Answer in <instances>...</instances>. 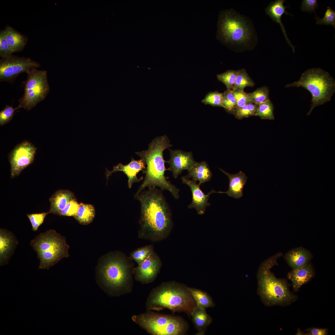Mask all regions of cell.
I'll list each match as a JSON object with an SVG mask.
<instances>
[{
	"label": "cell",
	"instance_id": "obj_1",
	"mask_svg": "<svg viewBox=\"0 0 335 335\" xmlns=\"http://www.w3.org/2000/svg\"><path fill=\"white\" fill-rule=\"evenodd\" d=\"M134 198L140 204L138 238L153 242L167 239L171 232L173 223L162 190L157 187H149Z\"/></svg>",
	"mask_w": 335,
	"mask_h": 335
},
{
	"label": "cell",
	"instance_id": "obj_2",
	"mask_svg": "<svg viewBox=\"0 0 335 335\" xmlns=\"http://www.w3.org/2000/svg\"><path fill=\"white\" fill-rule=\"evenodd\" d=\"M133 261L120 251L106 254L98 264L96 271L99 286L111 297L130 293L133 285Z\"/></svg>",
	"mask_w": 335,
	"mask_h": 335
},
{
	"label": "cell",
	"instance_id": "obj_3",
	"mask_svg": "<svg viewBox=\"0 0 335 335\" xmlns=\"http://www.w3.org/2000/svg\"><path fill=\"white\" fill-rule=\"evenodd\" d=\"M172 145L168 137L165 135L153 139L149 145L147 150L136 153L145 162L146 167L142 172L145 174L144 181L134 197L145 189L154 187L162 190H167L175 199H179V189L168 180V177L165 175V171L168 169L165 166L163 152Z\"/></svg>",
	"mask_w": 335,
	"mask_h": 335
},
{
	"label": "cell",
	"instance_id": "obj_4",
	"mask_svg": "<svg viewBox=\"0 0 335 335\" xmlns=\"http://www.w3.org/2000/svg\"><path fill=\"white\" fill-rule=\"evenodd\" d=\"M282 255L279 252L270 257L261 263L258 270L257 292L266 306L289 305L297 298L290 291L286 280L277 278L271 271V268L278 265L277 260Z\"/></svg>",
	"mask_w": 335,
	"mask_h": 335
},
{
	"label": "cell",
	"instance_id": "obj_5",
	"mask_svg": "<svg viewBox=\"0 0 335 335\" xmlns=\"http://www.w3.org/2000/svg\"><path fill=\"white\" fill-rule=\"evenodd\" d=\"M196 306L188 287L175 281L163 282L154 288L146 302L147 310L166 308L173 312H184L190 315Z\"/></svg>",
	"mask_w": 335,
	"mask_h": 335
},
{
	"label": "cell",
	"instance_id": "obj_6",
	"mask_svg": "<svg viewBox=\"0 0 335 335\" xmlns=\"http://www.w3.org/2000/svg\"><path fill=\"white\" fill-rule=\"evenodd\" d=\"M301 87L310 93L312 96L309 115L315 107L329 101L335 92V81L329 73L319 68L308 69L297 81L289 83L286 88Z\"/></svg>",
	"mask_w": 335,
	"mask_h": 335
},
{
	"label": "cell",
	"instance_id": "obj_7",
	"mask_svg": "<svg viewBox=\"0 0 335 335\" xmlns=\"http://www.w3.org/2000/svg\"><path fill=\"white\" fill-rule=\"evenodd\" d=\"M30 244L39 260V269L48 270L69 256V246L65 237L54 230L40 233L30 241Z\"/></svg>",
	"mask_w": 335,
	"mask_h": 335
},
{
	"label": "cell",
	"instance_id": "obj_8",
	"mask_svg": "<svg viewBox=\"0 0 335 335\" xmlns=\"http://www.w3.org/2000/svg\"><path fill=\"white\" fill-rule=\"evenodd\" d=\"M132 320L152 335H181L187 329L185 321L179 316L147 310L133 315Z\"/></svg>",
	"mask_w": 335,
	"mask_h": 335
},
{
	"label": "cell",
	"instance_id": "obj_9",
	"mask_svg": "<svg viewBox=\"0 0 335 335\" xmlns=\"http://www.w3.org/2000/svg\"><path fill=\"white\" fill-rule=\"evenodd\" d=\"M26 73L27 78L22 83L24 92L18 100L19 105L17 107L29 111L46 98L50 87L46 70L33 69Z\"/></svg>",
	"mask_w": 335,
	"mask_h": 335
},
{
	"label": "cell",
	"instance_id": "obj_10",
	"mask_svg": "<svg viewBox=\"0 0 335 335\" xmlns=\"http://www.w3.org/2000/svg\"><path fill=\"white\" fill-rule=\"evenodd\" d=\"M218 34L224 42L240 44L248 42L251 35L250 29L244 19L228 11L221 14Z\"/></svg>",
	"mask_w": 335,
	"mask_h": 335
},
{
	"label": "cell",
	"instance_id": "obj_11",
	"mask_svg": "<svg viewBox=\"0 0 335 335\" xmlns=\"http://www.w3.org/2000/svg\"><path fill=\"white\" fill-rule=\"evenodd\" d=\"M41 66L38 62L25 57L12 55L0 60V82L13 83L20 74Z\"/></svg>",
	"mask_w": 335,
	"mask_h": 335
},
{
	"label": "cell",
	"instance_id": "obj_12",
	"mask_svg": "<svg viewBox=\"0 0 335 335\" xmlns=\"http://www.w3.org/2000/svg\"><path fill=\"white\" fill-rule=\"evenodd\" d=\"M37 150L32 143L24 140L16 145L10 152L8 159L11 178L19 176L23 170L33 163Z\"/></svg>",
	"mask_w": 335,
	"mask_h": 335
},
{
	"label": "cell",
	"instance_id": "obj_13",
	"mask_svg": "<svg viewBox=\"0 0 335 335\" xmlns=\"http://www.w3.org/2000/svg\"><path fill=\"white\" fill-rule=\"evenodd\" d=\"M162 265L159 257L154 251L147 259L135 267V279L142 284L151 283L156 279Z\"/></svg>",
	"mask_w": 335,
	"mask_h": 335
},
{
	"label": "cell",
	"instance_id": "obj_14",
	"mask_svg": "<svg viewBox=\"0 0 335 335\" xmlns=\"http://www.w3.org/2000/svg\"><path fill=\"white\" fill-rule=\"evenodd\" d=\"M181 179L182 183L190 187L192 193V201L188 205V208L195 209L199 215L204 214L206 208L210 204L208 202L210 194L213 193H219V191L212 190L207 194H205L200 188V183L197 184L196 181L190 180L186 176L182 177Z\"/></svg>",
	"mask_w": 335,
	"mask_h": 335
},
{
	"label": "cell",
	"instance_id": "obj_15",
	"mask_svg": "<svg viewBox=\"0 0 335 335\" xmlns=\"http://www.w3.org/2000/svg\"><path fill=\"white\" fill-rule=\"evenodd\" d=\"M145 163L142 159H141L138 160H136L132 158L131 162L126 165L119 163L114 166L111 171L106 168L105 174L107 179V183L109 177L113 173L121 171L127 176L128 178V186L129 189H131L134 183L140 182L144 179L143 176L138 178L137 175L140 171L143 172L145 169Z\"/></svg>",
	"mask_w": 335,
	"mask_h": 335
},
{
	"label": "cell",
	"instance_id": "obj_16",
	"mask_svg": "<svg viewBox=\"0 0 335 335\" xmlns=\"http://www.w3.org/2000/svg\"><path fill=\"white\" fill-rule=\"evenodd\" d=\"M169 150L170 158L165 162L169 164L170 167L168 169L172 172L175 178H177L183 170H188L197 163L191 152H186L180 150Z\"/></svg>",
	"mask_w": 335,
	"mask_h": 335
},
{
	"label": "cell",
	"instance_id": "obj_17",
	"mask_svg": "<svg viewBox=\"0 0 335 335\" xmlns=\"http://www.w3.org/2000/svg\"><path fill=\"white\" fill-rule=\"evenodd\" d=\"M14 234L11 231L0 229V266H4L8 261L18 244Z\"/></svg>",
	"mask_w": 335,
	"mask_h": 335
},
{
	"label": "cell",
	"instance_id": "obj_18",
	"mask_svg": "<svg viewBox=\"0 0 335 335\" xmlns=\"http://www.w3.org/2000/svg\"><path fill=\"white\" fill-rule=\"evenodd\" d=\"M313 255L307 249L302 247L292 249L284 256V259L292 269H295L310 263Z\"/></svg>",
	"mask_w": 335,
	"mask_h": 335
},
{
	"label": "cell",
	"instance_id": "obj_19",
	"mask_svg": "<svg viewBox=\"0 0 335 335\" xmlns=\"http://www.w3.org/2000/svg\"><path fill=\"white\" fill-rule=\"evenodd\" d=\"M315 272L310 263L300 267L292 269L288 274V279L291 281L294 291H297L304 284L314 276Z\"/></svg>",
	"mask_w": 335,
	"mask_h": 335
},
{
	"label": "cell",
	"instance_id": "obj_20",
	"mask_svg": "<svg viewBox=\"0 0 335 335\" xmlns=\"http://www.w3.org/2000/svg\"><path fill=\"white\" fill-rule=\"evenodd\" d=\"M285 2V1L284 0H276L271 2L265 9V11L266 13L273 21L279 24L287 43L292 47L293 52L294 53L295 47L293 45L288 38L284 26L281 20V17L284 13L287 15L292 16V14L286 11V9L288 6L284 5V3Z\"/></svg>",
	"mask_w": 335,
	"mask_h": 335
},
{
	"label": "cell",
	"instance_id": "obj_21",
	"mask_svg": "<svg viewBox=\"0 0 335 335\" xmlns=\"http://www.w3.org/2000/svg\"><path fill=\"white\" fill-rule=\"evenodd\" d=\"M220 170L228 177L229 179L228 190L225 192L229 196L235 199H239L243 195V187L246 184L247 177L242 171L234 174L228 173L221 169Z\"/></svg>",
	"mask_w": 335,
	"mask_h": 335
},
{
	"label": "cell",
	"instance_id": "obj_22",
	"mask_svg": "<svg viewBox=\"0 0 335 335\" xmlns=\"http://www.w3.org/2000/svg\"><path fill=\"white\" fill-rule=\"evenodd\" d=\"M74 194L68 190L60 189L55 191L49 199L50 208L49 213L58 215L73 199Z\"/></svg>",
	"mask_w": 335,
	"mask_h": 335
},
{
	"label": "cell",
	"instance_id": "obj_23",
	"mask_svg": "<svg viewBox=\"0 0 335 335\" xmlns=\"http://www.w3.org/2000/svg\"><path fill=\"white\" fill-rule=\"evenodd\" d=\"M188 171V174L185 176L195 181H199L201 184L209 181L212 177V172L205 161L197 162Z\"/></svg>",
	"mask_w": 335,
	"mask_h": 335
},
{
	"label": "cell",
	"instance_id": "obj_24",
	"mask_svg": "<svg viewBox=\"0 0 335 335\" xmlns=\"http://www.w3.org/2000/svg\"><path fill=\"white\" fill-rule=\"evenodd\" d=\"M194 326L198 331L197 335L205 334L206 329L211 324L212 319L207 313L206 309L197 306L190 315Z\"/></svg>",
	"mask_w": 335,
	"mask_h": 335
},
{
	"label": "cell",
	"instance_id": "obj_25",
	"mask_svg": "<svg viewBox=\"0 0 335 335\" xmlns=\"http://www.w3.org/2000/svg\"><path fill=\"white\" fill-rule=\"evenodd\" d=\"M7 42L13 53L22 51L27 41V38L11 27L4 30Z\"/></svg>",
	"mask_w": 335,
	"mask_h": 335
},
{
	"label": "cell",
	"instance_id": "obj_26",
	"mask_svg": "<svg viewBox=\"0 0 335 335\" xmlns=\"http://www.w3.org/2000/svg\"><path fill=\"white\" fill-rule=\"evenodd\" d=\"M95 215V209L92 205L81 203L77 213L74 217L80 224L87 225L92 221Z\"/></svg>",
	"mask_w": 335,
	"mask_h": 335
},
{
	"label": "cell",
	"instance_id": "obj_27",
	"mask_svg": "<svg viewBox=\"0 0 335 335\" xmlns=\"http://www.w3.org/2000/svg\"><path fill=\"white\" fill-rule=\"evenodd\" d=\"M188 288L196 306L205 309L214 306L212 298L206 292L194 288L188 287Z\"/></svg>",
	"mask_w": 335,
	"mask_h": 335
},
{
	"label": "cell",
	"instance_id": "obj_28",
	"mask_svg": "<svg viewBox=\"0 0 335 335\" xmlns=\"http://www.w3.org/2000/svg\"><path fill=\"white\" fill-rule=\"evenodd\" d=\"M153 244H149L139 248L131 252L129 257L138 265L147 259L154 251Z\"/></svg>",
	"mask_w": 335,
	"mask_h": 335
},
{
	"label": "cell",
	"instance_id": "obj_29",
	"mask_svg": "<svg viewBox=\"0 0 335 335\" xmlns=\"http://www.w3.org/2000/svg\"><path fill=\"white\" fill-rule=\"evenodd\" d=\"M254 83L250 78L245 69H242L237 70L234 88L237 90L244 91L247 87H253Z\"/></svg>",
	"mask_w": 335,
	"mask_h": 335
},
{
	"label": "cell",
	"instance_id": "obj_30",
	"mask_svg": "<svg viewBox=\"0 0 335 335\" xmlns=\"http://www.w3.org/2000/svg\"><path fill=\"white\" fill-rule=\"evenodd\" d=\"M274 109L273 104L269 100L258 105L255 116H258L263 119L274 120Z\"/></svg>",
	"mask_w": 335,
	"mask_h": 335
},
{
	"label": "cell",
	"instance_id": "obj_31",
	"mask_svg": "<svg viewBox=\"0 0 335 335\" xmlns=\"http://www.w3.org/2000/svg\"><path fill=\"white\" fill-rule=\"evenodd\" d=\"M248 94L252 103L257 105L270 100L269 88L266 86L258 88L254 92Z\"/></svg>",
	"mask_w": 335,
	"mask_h": 335
},
{
	"label": "cell",
	"instance_id": "obj_32",
	"mask_svg": "<svg viewBox=\"0 0 335 335\" xmlns=\"http://www.w3.org/2000/svg\"><path fill=\"white\" fill-rule=\"evenodd\" d=\"M257 106L254 103L248 104L242 107L236 108L233 113L239 119L249 117L255 115Z\"/></svg>",
	"mask_w": 335,
	"mask_h": 335
},
{
	"label": "cell",
	"instance_id": "obj_33",
	"mask_svg": "<svg viewBox=\"0 0 335 335\" xmlns=\"http://www.w3.org/2000/svg\"><path fill=\"white\" fill-rule=\"evenodd\" d=\"M237 71L229 70L225 72L218 74V79L226 86L227 90H232L234 88Z\"/></svg>",
	"mask_w": 335,
	"mask_h": 335
},
{
	"label": "cell",
	"instance_id": "obj_34",
	"mask_svg": "<svg viewBox=\"0 0 335 335\" xmlns=\"http://www.w3.org/2000/svg\"><path fill=\"white\" fill-rule=\"evenodd\" d=\"M223 94L217 91L208 93L202 100V102L206 105H209L213 106H223Z\"/></svg>",
	"mask_w": 335,
	"mask_h": 335
},
{
	"label": "cell",
	"instance_id": "obj_35",
	"mask_svg": "<svg viewBox=\"0 0 335 335\" xmlns=\"http://www.w3.org/2000/svg\"><path fill=\"white\" fill-rule=\"evenodd\" d=\"M18 109L13 108L12 105H7L0 112V126H2L8 124L13 118L16 111Z\"/></svg>",
	"mask_w": 335,
	"mask_h": 335
},
{
	"label": "cell",
	"instance_id": "obj_36",
	"mask_svg": "<svg viewBox=\"0 0 335 335\" xmlns=\"http://www.w3.org/2000/svg\"><path fill=\"white\" fill-rule=\"evenodd\" d=\"M223 94L222 107L228 112L233 113L236 107V101L231 90L227 89Z\"/></svg>",
	"mask_w": 335,
	"mask_h": 335
},
{
	"label": "cell",
	"instance_id": "obj_37",
	"mask_svg": "<svg viewBox=\"0 0 335 335\" xmlns=\"http://www.w3.org/2000/svg\"><path fill=\"white\" fill-rule=\"evenodd\" d=\"M13 53L6 39L4 30L0 34V56L6 59L10 57Z\"/></svg>",
	"mask_w": 335,
	"mask_h": 335
},
{
	"label": "cell",
	"instance_id": "obj_38",
	"mask_svg": "<svg viewBox=\"0 0 335 335\" xmlns=\"http://www.w3.org/2000/svg\"><path fill=\"white\" fill-rule=\"evenodd\" d=\"M316 24L320 25H331L335 28V11L329 7H327L324 17L320 18L316 16Z\"/></svg>",
	"mask_w": 335,
	"mask_h": 335
},
{
	"label": "cell",
	"instance_id": "obj_39",
	"mask_svg": "<svg viewBox=\"0 0 335 335\" xmlns=\"http://www.w3.org/2000/svg\"><path fill=\"white\" fill-rule=\"evenodd\" d=\"M79 206L76 199H72L58 215L61 216L74 217L78 212Z\"/></svg>",
	"mask_w": 335,
	"mask_h": 335
},
{
	"label": "cell",
	"instance_id": "obj_40",
	"mask_svg": "<svg viewBox=\"0 0 335 335\" xmlns=\"http://www.w3.org/2000/svg\"><path fill=\"white\" fill-rule=\"evenodd\" d=\"M236 101V107L239 108L249 103H252L248 93L233 88L231 90Z\"/></svg>",
	"mask_w": 335,
	"mask_h": 335
},
{
	"label": "cell",
	"instance_id": "obj_41",
	"mask_svg": "<svg viewBox=\"0 0 335 335\" xmlns=\"http://www.w3.org/2000/svg\"><path fill=\"white\" fill-rule=\"evenodd\" d=\"M49 213V212L27 214L31 223L32 229L37 231L39 226L43 223L45 218Z\"/></svg>",
	"mask_w": 335,
	"mask_h": 335
},
{
	"label": "cell",
	"instance_id": "obj_42",
	"mask_svg": "<svg viewBox=\"0 0 335 335\" xmlns=\"http://www.w3.org/2000/svg\"><path fill=\"white\" fill-rule=\"evenodd\" d=\"M318 7V4L316 0H303L302 2L301 9L303 11L308 12L310 13L312 12L315 13V10Z\"/></svg>",
	"mask_w": 335,
	"mask_h": 335
},
{
	"label": "cell",
	"instance_id": "obj_43",
	"mask_svg": "<svg viewBox=\"0 0 335 335\" xmlns=\"http://www.w3.org/2000/svg\"><path fill=\"white\" fill-rule=\"evenodd\" d=\"M306 335H326L328 334V329L326 328H311L306 330Z\"/></svg>",
	"mask_w": 335,
	"mask_h": 335
},
{
	"label": "cell",
	"instance_id": "obj_44",
	"mask_svg": "<svg viewBox=\"0 0 335 335\" xmlns=\"http://www.w3.org/2000/svg\"><path fill=\"white\" fill-rule=\"evenodd\" d=\"M296 335H306V333H305L304 332L302 331L300 328H298L297 329V333H296Z\"/></svg>",
	"mask_w": 335,
	"mask_h": 335
}]
</instances>
